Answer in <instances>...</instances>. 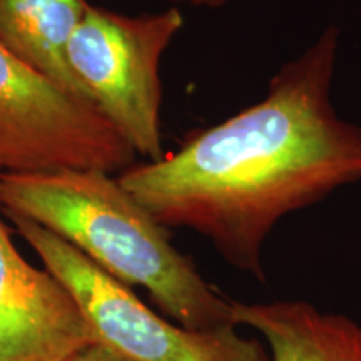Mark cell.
<instances>
[{
    "label": "cell",
    "instance_id": "cell-10",
    "mask_svg": "<svg viewBox=\"0 0 361 361\" xmlns=\"http://www.w3.org/2000/svg\"><path fill=\"white\" fill-rule=\"evenodd\" d=\"M164 2H171V4H186V6H192V7H204V8H221L228 4L234 2V0H164Z\"/></svg>",
    "mask_w": 361,
    "mask_h": 361
},
{
    "label": "cell",
    "instance_id": "cell-8",
    "mask_svg": "<svg viewBox=\"0 0 361 361\" xmlns=\"http://www.w3.org/2000/svg\"><path fill=\"white\" fill-rule=\"evenodd\" d=\"M87 6V0H0V45L72 96L89 101L67 62L71 37Z\"/></svg>",
    "mask_w": 361,
    "mask_h": 361
},
{
    "label": "cell",
    "instance_id": "cell-5",
    "mask_svg": "<svg viewBox=\"0 0 361 361\" xmlns=\"http://www.w3.org/2000/svg\"><path fill=\"white\" fill-rule=\"evenodd\" d=\"M135 162V152L94 104L72 96L0 45V174H121Z\"/></svg>",
    "mask_w": 361,
    "mask_h": 361
},
{
    "label": "cell",
    "instance_id": "cell-9",
    "mask_svg": "<svg viewBox=\"0 0 361 361\" xmlns=\"http://www.w3.org/2000/svg\"><path fill=\"white\" fill-rule=\"evenodd\" d=\"M67 361H133V360L124 358V356L117 355L114 351L104 348V346L94 343V345H89L85 346L84 350L78 351V353L71 356Z\"/></svg>",
    "mask_w": 361,
    "mask_h": 361
},
{
    "label": "cell",
    "instance_id": "cell-2",
    "mask_svg": "<svg viewBox=\"0 0 361 361\" xmlns=\"http://www.w3.org/2000/svg\"><path fill=\"white\" fill-rule=\"evenodd\" d=\"M0 209L42 226L126 286L146 290L171 322L197 331L236 326L233 301L173 245L117 179L99 169L0 174ZM238 328V326H236Z\"/></svg>",
    "mask_w": 361,
    "mask_h": 361
},
{
    "label": "cell",
    "instance_id": "cell-6",
    "mask_svg": "<svg viewBox=\"0 0 361 361\" xmlns=\"http://www.w3.org/2000/svg\"><path fill=\"white\" fill-rule=\"evenodd\" d=\"M94 338L69 290L22 258L0 221V361H67Z\"/></svg>",
    "mask_w": 361,
    "mask_h": 361
},
{
    "label": "cell",
    "instance_id": "cell-3",
    "mask_svg": "<svg viewBox=\"0 0 361 361\" xmlns=\"http://www.w3.org/2000/svg\"><path fill=\"white\" fill-rule=\"evenodd\" d=\"M183 27L176 7L124 16L89 4L67 47V62L85 97L144 161L166 154L161 64Z\"/></svg>",
    "mask_w": 361,
    "mask_h": 361
},
{
    "label": "cell",
    "instance_id": "cell-4",
    "mask_svg": "<svg viewBox=\"0 0 361 361\" xmlns=\"http://www.w3.org/2000/svg\"><path fill=\"white\" fill-rule=\"evenodd\" d=\"M44 268L69 290L94 343L133 361H268L259 340L236 326L197 331L157 314L64 239L32 221L8 216Z\"/></svg>",
    "mask_w": 361,
    "mask_h": 361
},
{
    "label": "cell",
    "instance_id": "cell-1",
    "mask_svg": "<svg viewBox=\"0 0 361 361\" xmlns=\"http://www.w3.org/2000/svg\"><path fill=\"white\" fill-rule=\"evenodd\" d=\"M328 25L279 67L256 104L117 179L166 228L204 236L233 268L264 279L266 241L286 216L361 183V128L331 99L340 54Z\"/></svg>",
    "mask_w": 361,
    "mask_h": 361
},
{
    "label": "cell",
    "instance_id": "cell-7",
    "mask_svg": "<svg viewBox=\"0 0 361 361\" xmlns=\"http://www.w3.org/2000/svg\"><path fill=\"white\" fill-rule=\"evenodd\" d=\"M236 326L264 340L268 361H361V324L308 301L231 305Z\"/></svg>",
    "mask_w": 361,
    "mask_h": 361
}]
</instances>
